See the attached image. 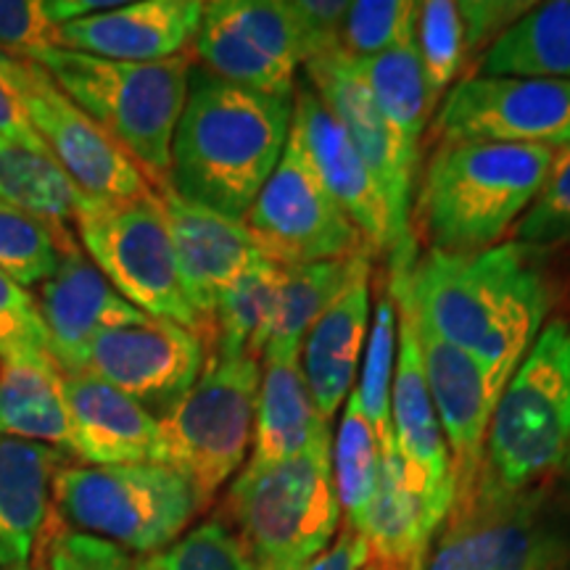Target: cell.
Segmentation results:
<instances>
[{"label":"cell","mask_w":570,"mask_h":570,"mask_svg":"<svg viewBox=\"0 0 570 570\" xmlns=\"http://www.w3.org/2000/svg\"><path fill=\"white\" fill-rule=\"evenodd\" d=\"M399 275L420 323L508 386L547 325L554 283L547 248L510 240L475 254H417Z\"/></svg>","instance_id":"obj_1"},{"label":"cell","mask_w":570,"mask_h":570,"mask_svg":"<svg viewBox=\"0 0 570 570\" xmlns=\"http://www.w3.org/2000/svg\"><path fill=\"white\" fill-rule=\"evenodd\" d=\"M294 98L267 96L190 69L167 185L183 202L244 219L285 151Z\"/></svg>","instance_id":"obj_2"},{"label":"cell","mask_w":570,"mask_h":570,"mask_svg":"<svg viewBox=\"0 0 570 570\" xmlns=\"http://www.w3.org/2000/svg\"><path fill=\"white\" fill-rule=\"evenodd\" d=\"M558 148L439 142L410 209L417 252L475 254L502 244L544 185Z\"/></svg>","instance_id":"obj_3"},{"label":"cell","mask_w":570,"mask_h":570,"mask_svg":"<svg viewBox=\"0 0 570 570\" xmlns=\"http://www.w3.org/2000/svg\"><path fill=\"white\" fill-rule=\"evenodd\" d=\"M568 446L570 323L554 317L541 327L491 410L481 470L468 508L547 487L560 473Z\"/></svg>","instance_id":"obj_4"},{"label":"cell","mask_w":570,"mask_h":570,"mask_svg":"<svg viewBox=\"0 0 570 570\" xmlns=\"http://www.w3.org/2000/svg\"><path fill=\"white\" fill-rule=\"evenodd\" d=\"M331 428L294 458L248 465L227 489L225 523L256 570H302L338 537Z\"/></svg>","instance_id":"obj_5"},{"label":"cell","mask_w":570,"mask_h":570,"mask_svg":"<svg viewBox=\"0 0 570 570\" xmlns=\"http://www.w3.org/2000/svg\"><path fill=\"white\" fill-rule=\"evenodd\" d=\"M130 159L154 188L167 183L175 127L188 98L194 56L167 61H106L67 48H48L32 59Z\"/></svg>","instance_id":"obj_6"},{"label":"cell","mask_w":570,"mask_h":570,"mask_svg":"<svg viewBox=\"0 0 570 570\" xmlns=\"http://www.w3.org/2000/svg\"><path fill=\"white\" fill-rule=\"evenodd\" d=\"M53 512L63 529L151 554L180 539L202 510L180 473L161 462H135L59 468Z\"/></svg>","instance_id":"obj_7"},{"label":"cell","mask_w":570,"mask_h":570,"mask_svg":"<svg viewBox=\"0 0 570 570\" xmlns=\"http://www.w3.org/2000/svg\"><path fill=\"white\" fill-rule=\"evenodd\" d=\"M262 362L254 356H209L194 389L159 417L156 462L173 468L206 510L244 465L254 436Z\"/></svg>","instance_id":"obj_8"},{"label":"cell","mask_w":570,"mask_h":570,"mask_svg":"<svg viewBox=\"0 0 570 570\" xmlns=\"http://www.w3.org/2000/svg\"><path fill=\"white\" fill-rule=\"evenodd\" d=\"M88 259L135 309L169 320L204 341V325L185 296L177 256L159 194L127 202H90L75 223Z\"/></svg>","instance_id":"obj_9"},{"label":"cell","mask_w":570,"mask_h":570,"mask_svg":"<svg viewBox=\"0 0 570 570\" xmlns=\"http://www.w3.org/2000/svg\"><path fill=\"white\" fill-rule=\"evenodd\" d=\"M0 80L19 98L27 122L51 159L90 202L154 194V183L35 61L0 53Z\"/></svg>","instance_id":"obj_10"},{"label":"cell","mask_w":570,"mask_h":570,"mask_svg":"<svg viewBox=\"0 0 570 570\" xmlns=\"http://www.w3.org/2000/svg\"><path fill=\"white\" fill-rule=\"evenodd\" d=\"M425 570H570V518L541 487L446 518Z\"/></svg>","instance_id":"obj_11"},{"label":"cell","mask_w":570,"mask_h":570,"mask_svg":"<svg viewBox=\"0 0 570 570\" xmlns=\"http://www.w3.org/2000/svg\"><path fill=\"white\" fill-rule=\"evenodd\" d=\"M240 223L277 265L373 254L356 225L320 183L294 125L275 173Z\"/></svg>","instance_id":"obj_12"},{"label":"cell","mask_w":570,"mask_h":570,"mask_svg":"<svg viewBox=\"0 0 570 570\" xmlns=\"http://www.w3.org/2000/svg\"><path fill=\"white\" fill-rule=\"evenodd\" d=\"M439 142H508L562 148L570 142V80L470 75L441 98L428 127Z\"/></svg>","instance_id":"obj_13"},{"label":"cell","mask_w":570,"mask_h":570,"mask_svg":"<svg viewBox=\"0 0 570 570\" xmlns=\"http://www.w3.org/2000/svg\"><path fill=\"white\" fill-rule=\"evenodd\" d=\"M306 85L317 92L325 109L338 119L341 127L365 159L370 175L386 204L391 248L386 254L389 269L412 267L417 259V246L410 230L412 196L420 175V164L404 151L402 142L391 130L373 92L354 67L352 56L333 51L304 63Z\"/></svg>","instance_id":"obj_14"},{"label":"cell","mask_w":570,"mask_h":570,"mask_svg":"<svg viewBox=\"0 0 570 570\" xmlns=\"http://www.w3.org/2000/svg\"><path fill=\"white\" fill-rule=\"evenodd\" d=\"M194 59L219 80L267 96L294 98L306 63L288 0H214L194 38Z\"/></svg>","instance_id":"obj_15"},{"label":"cell","mask_w":570,"mask_h":570,"mask_svg":"<svg viewBox=\"0 0 570 570\" xmlns=\"http://www.w3.org/2000/svg\"><path fill=\"white\" fill-rule=\"evenodd\" d=\"M383 281H386L389 294L394 298L399 320L396 370L394 389H391L394 446L399 462H402L404 483L415 497L425 531L436 537L449 515V508H452L449 449L425 383L415 315H412L407 291L394 275H386Z\"/></svg>","instance_id":"obj_16"},{"label":"cell","mask_w":570,"mask_h":570,"mask_svg":"<svg viewBox=\"0 0 570 570\" xmlns=\"http://www.w3.org/2000/svg\"><path fill=\"white\" fill-rule=\"evenodd\" d=\"M412 315H415V309H412ZM415 331L420 356H423L425 383L449 449V473H452V508H449V515H458L468 508L470 497H473L491 410H494L497 399L504 389L499 386L494 375L481 362L460 352L458 346L446 344L417 317Z\"/></svg>","instance_id":"obj_17"},{"label":"cell","mask_w":570,"mask_h":570,"mask_svg":"<svg viewBox=\"0 0 570 570\" xmlns=\"http://www.w3.org/2000/svg\"><path fill=\"white\" fill-rule=\"evenodd\" d=\"M206 346L188 327L146 317L92 341L85 373L111 383L148 412H164L188 394L204 373Z\"/></svg>","instance_id":"obj_18"},{"label":"cell","mask_w":570,"mask_h":570,"mask_svg":"<svg viewBox=\"0 0 570 570\" xmlns=\"http://www.w3.org/2000/svg\"><path fill=\"white\" fill-rule=\"evenodd\" d=\"M185 285V296L204 325V346H209L212 315L219 296L256 262L269 259L240 219L183 202L169 185L156 188Z\"/></svg>","instance_id":"obj_19"},{"label":"cell","mask_w":570,"mask_h":570,"mask_svg":"<svg viewBox=\"0 0 570 570\" xmlns=\"http://www.w3.org/2000/svg\"><path fill=\"white\" fill-rule=\"evenodd\" d=\"M38 312L46 327L48 356L63 375L85 373L92 341L104 331L142 323L148 317L117 294L77 244L63 254L59 269L40 285Z\"/></svg>","instance_id":"obj_20"},{"label":"cell","mask_w":570,"mask_h":570,"mask_svg":"<svg viewBox=\"0 0 570 570\" xmlns=\"http://www.w3.org/2000/svg\"><path fill=\"white\" fill-rule=\"evenodd\" d=\"M291 125L327 194L356 225L373 256L386 259L391 227L381 190L348 132L306 82L296 85L294 90V122Z\"/></svg>","instance_id":"obj_21"},{"label":"cell","mask_w":570,"mask_h":570,"mask_svg":"<svg viewBox=\"0 0 570 570\" xmlns=\"http://www.w3.org/2000/svg\"><path fill=\"white\" fill-rule=\"evenodd\" d=\"M204 17L198 0H140L69 21L56 46L106 61L151 63L188 53Z\"/></svg>","instance_id":"obj_22"},{"label":"cell","mask_w":570,"mask_h":570,"mask_svg":"<svg viewBox=\"0 0 570 570\" xmlns=\"http://www.w3.org/2000/svg\"><path fill=\"white\" fill-rule=\"evenodd\" d=\"M69 458L85 465L156 462L159 417L92 373L63 375Z\"/></svg>","instance_id":"obj_23"},{"label":"cell","mask_w":570,"mask_h":570,"mask_svg":"<svg viewBox=\"0 0 570 570\" xmlns=\"http://www.w3.org/2000/svg\"><path fill=\"white\" fill-rule=\"evenodd\" d=\"M533 3L512 0H425L417 3L415 48L433 101H441L508 27Z\"/></svg>","instance_id":"obj_24"},{"label":"cell","mask_w":570,"mask_h":570,"mask_svg":"<svg viewBox=\"0 0 570 570\" xmlns=\"http://www.w3.org/2000/svg\"><path fill=\"white\" fill-rule=\"evenodd\" d=\"M61 452L0 436V570L32 562L56 523L53 479Z\"/></svg>","instance_id":"obj_25"},{"label":"cell","mask_w":570,"mask_h":570,"mask_svg":"<svg viewBox=\"0 0 570 570\" xmlns=\"http://www.w3.org/2000/svg\"><path fill=\"white\" fill-rule=\"evenodd\" d=\"M370 273L360 275L309 327L302 344V373L312 402L331 423L352 394L356 367L370 333Z\"/></svg>","instance_id":"obj_26"},{"label":"cell","mask_w":570,"mask_h":570,"mask_svg":"<svg viewBox=\"0 0 570 570\" xmlns=\"http://www.w3.org/2000/svg\"><path fill=\"white\" fill-rule=\"evenodd\" d=\"M370 269H373V254L367 252L348 256V259L283 265L262 362L302 356V344L317 317L356 277Z\"/></svg>","instance_id":"obj_27"},{"label":"cell","mask_w":570,"mask_h":570,"mask_svg":"<svg viewBox=\"0 0 570 570\" xmlns=\"http://www.w3.org/2000/svg\"><path fill=\"white\" fill-rule=\"evenodd\" d=\"M331 423L312 402L298 356L262 362L252 436L254 465H269L304 452Z\"/></svg>","instance_id":"obj_28"},{"label":"cell","mask_w":570,"mask_h":570,"mask_svg":"<svg viewBox=\"0 0 570 570\" xmlns=\"http://www.w3.org/2000/svg\"><path fill=\"white\" fill-rule=\"evenodd\" d=\"M0 436L35 441L69 458L63 373L51 356L0 362Z\"/></svg>","instance_id":"obj_29"},{"label":"cell","mask_w":570,"mask_h":570,"mask_svg":"<svg viewBox=\"0 0 570 570\" xmlns=\"http://www.w3.org/2000/svg\"><path fill=\"white\" fill-rule=\"evenodd\" d=\"M431 539L415 497L404 483L394 441H389L381 446L375 494L365 523L370 562L375 570H425Z\"/></svg>","instance_id":"obj_30"},{"label":"cell","mask_w":570,"mask_h":570,"mask_svg":"<svg viewBox=\"0 0 570 570\" xmlns=\"http://www.w3.org/2000/svg\"><path fill=\"white\" fill-rule=\"evenodd\" d=\"M470 75L570 80V0L533 3L491 42Z\"/></svg>","instance_id":"obj_31"},{"label":"cell","mask_w":570,"mask_h":570,"mask_svg":"<svg viewBox=\"0 0 570 570\" xmlns=\"http://www.w3.org/2000/svg\"><path fill=\"white\" fill-rule=\"evenodd\" d=\"M354 67L365 80L367 90L373 92L377 109L404 151L417 164H423L420 154H423L428 119H431L436 101L428 90L415 42L370 56V59H354Z\"/></svg>","instance_id":"obj_32"},{"label":"cell","mask_w":570,"mask_h":570,"mask_svg":"<svg viewBox=\"0 0 570 570\" xmlns=\"http://www.w3.org/2000/svg\"><path fill=\"white\" fill-rule=\"evenodd\" d=\"M281 269L273 259L256 262L252 269L235 281L219 296L212 315V336L206 346V360H235V356H254L262 362L265 352L269 320Z\"/></svg>","instance_id":"obj_33"},{"label":"cell","mask_w":570,"mask_h":570,"mask_svg":"<svg viewBox=\"0 0 570 570\" xmlns=\"http://www.w3.org/2000/svg\"><path fill=\"white\" fill-rule=\"evenodd\" d=\"M0 198L42 223L67 230L88 196L75 188L48 154L0 138Z\"/></svg>","instance_id":"obj_34"},{"label":"cell","mask_w":570,"mask_h":570,"mask_svg":"<svg viewBox=\"0 0 570 570\" xmlns=\"http://www.w3.org/2000/svg\"><path fill=\"white\" fill-rule=\"evenodd\" d=\"M333 487H336L338 508L346 515V529L365 537L370 502H373L381 446L370 428L360 396L352 389L346 396L344 417H341L336 441H333Z\"/></svg>","instance_id":"obj_35"},{"label":"cell","mask_w":570,"mask_h":570,"mask_svg":"<svg viewBox=\"0 0 570 570\" xmlns=\"http://www.w3.org/2000/svg\"><path fill=\"white\" fill-rule=\"evenodd\" d=\"M75 246L69 230L53 227L0 198V269L21 288L46 283Z\"/></svg>","instance_id":"obj_36"},{"label":"cell","mask_w":570,"mask_h":570,"mask_svg":"<svg viewBox=\"0 0 570 570\" xmlns=\"http://www.w3.org/2000/svg\"><path fill=\"white\" fill-rule=\"evenodd\" d=\"M396 346V304L389 294L386 281H381V291H377L373 306V320H370L365 367H362L360 386L354 389L356 396H360V407L365 412L370 428H373L377 446L394 441V428H391V389H394Z\"/></svg>","instance_id":"obj_37"},{"label":"cell","mask_w":570,"mask_h":570,"mask_svg":"<svg viewBox=\"0 0 570 570\" xmlns=\"http://www.w3.org/2000/svg\"><path fill=\"white\" fill-rule=\"evenodd\" d=\"M132 570H256L223 518L204 520L159 552L140 554Z\"/></svg>","instance_id":"obj_38"},{"label":"cell","mask_w":570,"mask_h":570,"mask_svg":"<svg viewBox=\"0 0 570 570\" xmlns=\"http://www.w3.org/2000/svg\"><path fill=\"white\" fill-rule=\"evenodd\" d=\"M417 3L412 0H356L341 32V51L352 59L394 51L415 42Z\"/></svg>","instance_id":"obj_39"},{"label":"cell","mask_w":570,"mask_h":570,"mask_svg":"<svg viewBox=\"0 0 570 570\" xmlns=\"http://www.w3.org/2000/svg\"><path fill=\"white\" fill-rule=\"evenodd\" d=\"M510 238L533 248H550L570 240V142L558 148L550 175L512 227Z\"/></svg>","instance_id":"obj_40"},{"label":"cell","mask_w":570,"mask_h":570,"mask_svg":"<svg viewBox=\"0 0 570 570\" xmlns=\"http://www.w3.org/2000/svg\"><path fill=\"white\" fill-rule=\"evenodd\" d=\"M48 341L38 298L0 269V362L46 360Z\"/></svg>","instance_id":"obj_41"},{"label":"cell","mask_w":570,"mask_h":570,"mask_svg":"<svg viewBox=\"0 0 570 570\" xmlns=\"http://www.w3.org/2000/svg\"><path fill=\"white\" fill-rule=\"evenodd\" d=\"M46 570H132L122 547L53 523L46 533Z\"/></svg>","instance_id":"obj_42"},{"label":"cell","mask_w":570,"mask_h":570,"mask_svg":"<svg viewBox=\"0 0 570 570\" xmlns=\"http://www.w3.org/2000/svg\"><path fill=\"white\" fill-rule=\"evenodd\" d=\"M56 46V27L40 0H0V53L32 61Z\"/></svg>","instance_id":"obj_43"},{"label":"cell","mask_w":570,"mask_h":570,"mask_svg":"<svg viewBox=\"0 0 570 570\" xmlns=\"http://www.w3.org/2000/svg\"><path fill=\"white\" fill-rule=\"evenodd\" d=\"M288 6L302 32L306 61L341 51L348 0H288Z\"/></svg>","instance_id":"obj_44"},{"label":"cell","mask_w":570,"mask_h":570,"mask_svg":"<svg viewBox=\"0 0 570 570\" xmlns=\"http://www.w3.org/2000/svg\"><path fill=\"white\" fill-rule=\"evenodd\" d=\"M367 562L370 547L365 537L344 525V531L333 539V544L302 570H362Z\"/></svg>","instance_id":"obj_45"},{"label":"cell","mask_w":570,"mask_h":570,"mask_svg":"<svg viewBox=\"0 0 570 570\" xmlns=\"http://www.w3.org/2000/svg\"><path fill=\"white\" fill-rule=\"evenodd\" d=\"M0 138H9L13 142H21V146L32 148V151L48 154L30 122H27V114L21 109L19 98L13 96L11 88L3 80H0Z\"/></svg>","instance_id":"obj_46"},{"label":"cell","mask_w":570,"mask_h":570,"mask_svg":"<svg viewBox=\"0 0 570 570\" xmlns=\"http://www.w3.org/2000/svg\"><path fill=\"white\" fill-rule=\"evenodd\" d=\"M117 6L122 3H114V0H46V13L51 19V24L59 30L61 24H69V21L111 11Z\"/></svg>","instance_id":"obj_47"},{"label":"cell","mask_w":570,"mask_h":570,"mask_svg":"<svg viewBox=\"0 0 570 570\" xmlns=\"http://www.w3.org/2000/svg\"><path fill=\"white\" fill-rule=\"evenodd\" d=\"M560 479H562V491H566L568 504H570V446H568L566 462H562V468H560Z\"/></svg>","instance_id":"obj_48"},{"label":"cell","mask_w":570,"mask_h":570,"mask_svg":"<svg viewBox=\"0 0 570 570\" xmlns=\"http://www.w3.org/2000/svg\"><path fill=\"white\" fill-rule=\"evenodd\" d=\"M3 570H46V566H40V562H24V566H13Z\"/></svg>","instance_id":"obj_49"},{"label":"cell","mask_w":570,"mask_h":570,"mask_svg":"<svg viewBox=\"0 0 570 570\" xmlns=\"http://www.w3.org/2000/svg\"><path fill=\"white\" fill-rule=\"evenodd\" d=\"M362 570H375V566H373V562H367V566H365V568H362Z\"/></svg>","instance_id":"obj_50"}]
</instances>
